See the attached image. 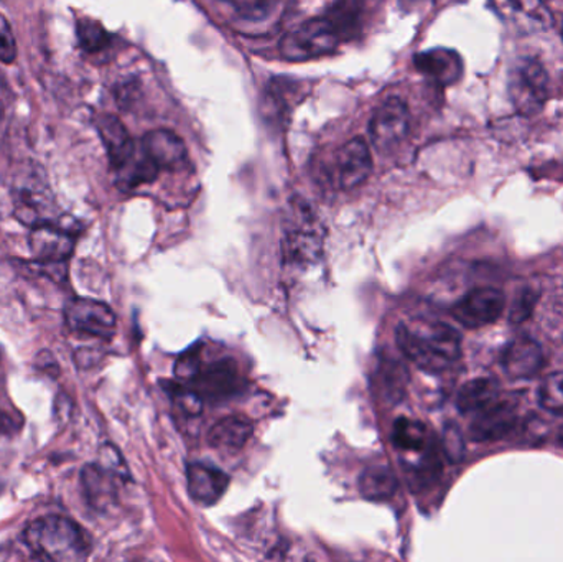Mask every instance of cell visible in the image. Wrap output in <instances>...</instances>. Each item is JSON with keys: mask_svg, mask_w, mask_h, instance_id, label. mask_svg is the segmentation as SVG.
Returning a JSON list of instances; mask_svg holds the SVG:
<instances>
[{"mask_svg": "<svg viewBox=\"0 0 563 562\" xmlns=\"http://www.w3.org/2000/svg\"><path fill=\"white\" fill-rule=\"evenodd\" d=\"M400 352L427 373H442L462 356V337L437 320L412 319L396 330Z\"/></svg>", "mask_w": 563, "mask_h": 562, "instance_id": "obj_1", "label": "cell"}, {"mask_svg": "<svg viewBox=\"0 0 563 562\" xmlns=\"http://www.w3.org/2000/svg\"><path fill=\"white\" fill-rule=\"evenodd\" d=\"M96 129L108 152L115 185L121 190H134L141 185L157 180L161 170L145 154L142 145H137L131 137L121 119L101 114L96 119Z\"/></svg>", "mask_w": 563, "mask_h": 562, "instance_id": "obj_2", "label": "cell"}, {"mask_svg": "<svg viewBox=\"0 0 563 562\" xmlns=\"http://www.w3.org/2000/svg\"><path fill=\"white\" fill-rule=\"evenodd\" d=\"M23 541L36 562H86L92 550L88 533L62 515L33 520Z\"/></svg>", "mask_w": 563, "mask_h": 562, "instance_id": "obj_3", "label": "cell"}, {"mask_svg": "<svg viewBox=\"0 0 563 562\" xmlns=\"http://www.w3.org/2000/svg\"><path fill=\"white\" fill-rule=\"evenodd\" d=\"M78 241V223L63 218L58 223L32 228L29 236L30 253L36 273L45 274L56 283L68 279L69 260Z\"/></svg>", "mask_w": 563, "mask_h": 562, "instance_id": "obj_4", "label": "cell"}, {"mask_svg": "<svg viewBox=\"0 0 563 562\" xmlns=\"http://www.w3.org/2000/svg\"><path fill=\"white\" fill-rule=\"evenodd\" d=\"M13 213L20 223L32 228L58 223L65 214L58 213L55 197L45 170L36 164H25L12 180Z\"/></svg>", "mask_w": 563, "mask_h": 562, "instance_id": "obj_5", "label": "cell"}, {"mask_svg": "<svg viewBox=\"0 0 563 562\" xmlns=\"http://www.w3.org/2000/svg\"><path fill=\"white\" fill-rule=\"evenodd\" d=\"M323 251V233L305 201L295 198L285 220L284 256L291 266L307 267L317 263Z\"/></svg>", "mask_w": 563, "mask_h": 562, "instance_id": "obj_6", "label": "cell"}, {"mask_svg": "<svg viewBox=\"0 0 563 562\" xmlns=\"http://www.w3.org/2000/svg\"><path fill=\"white\" fill-rule=\"evenodd\" d=\"M341 42L343 36L330 16H314L282 38L280 52L288 62H307L333 53Z\"/></svg>", "mask_w": 563, "mask_h": 562, "instance_id": "obj_7", "label": "cell"}, {"mask_svg": "<svg viewBox=\"0 0 563 562\" xmlns=\"http://www.w3.org/2000/svg\"><path fill=\"white\" fill-rule=\"evenodd\" d=\"M65 323L78 335L111 340L118 327V319L108 304L86 297H76L65 306Z\"/></svg>", "mask_w": 563, "mask_h": 562, "instance_id": "obj_8", "label": "cell"}, {"mask_svg": "<svg viewBox=\"0 0 563 562\" xmlns=\"http://www.w3.org/2000/svg\"><path fill=\"white\" fill-rule=\"evenodd\" d=\"M549 78L544 66L536 59H522L511 78V98L522 114L534 115L548 101Z\"/></svg>", "mask_w": 563, "mask_h": 562, "instance_id": "obj_9", "label": "cell"}, {"mask_svg": "<svg viewBox=\"0 0 563 562\" xmlns=\"http://www.w3.org/2000/svg\"><path fill=\"white\" fill-rule=\"evenodd\" d=\"M506 297L503 290L493 287H479L466 294L453 306L452 313L462 326L479 329L489 326L501 317Z\"/></svg>", "mask_w": 563, "mask_h": 562, "instance_id": "obj_10", "label": "cell"}, {"mask_svg": "<svg viewBox=\"0 0 563 562\" xmlns=\"http://www.w3.org/2000/svg\"><path fill=\"white\" fill-rule=\"evenodd\" d=\"M128 472L115 471L102 462L88 464L81 472V488L89 507L104 514L118 502L119 484L128 481Z\"/></svg>", "mask_w": 563, "mask_h": 562, "instance_id": "obj_11", "label": "cell"}, {"mask_svg": "<svg viewBox=\"0 0 563 562\" xmlns=\"http://www.w3.org/2000/svg\"><path fill=\"white\" fill-rule=\"evenodd\" d=\"M409 129L410 112L406 102L399 98H390L376 109L371 119V141L379 151H386L400 144L409 134Z\"/></svg>", "mask_w": 563, "mask_h": 562, "instance_id": "obj_12", "label": "cell"}, {"mask_svg": "<svg viewBox=\"0 0 563 562\" xmlns=\"http://www.w3.org/2000/svg\"><path fill=\"white\" fill-rule=\"evenodd\" d=\"M194 392L201 399L220 403L233 398L243 388V378L236 363L230 359L218 360L201 368L200 375L191 383Z\"/></svg>", "mask_w": 563, "mask_h": 562, "instance_id": "obj_13", "label": "cell"}, {"mask_svg": "<svg viewBox=\"0 0 563 562\" xmlns=\"http://www.w3.org/2000/svg\"><path fill=\"white\" fill-rule=\"evenodd\" d=\"M373 172L369 147L361 137L351 139L334 152L333 177L338 188L351 190L366 181Z\"/></svg>", "mask_w": 563, "mask_h": 562, "instance_id": "obj_14", "label": "cell"}, {"mask_svg": "<svg viewBox=\"0 0 563 562\" xmlns=\"http://www.w3.org/2000/svg\"><path fill=\"white\" fill-rule=\"evenodd\" d=\"M518 425V408L515 403L501 401L476 415L470 425V438L475 442H495L506 438Z\"/></svg>", "mask_w": 563, "mask_h": 562, "instance_id": "obj_15", "label": "cell"}, {"mask_svg": "<svg viewBox=\"0 0 563 562\" xmlns=\"http://www.w3.org/2000/svg\"><path fill=\"white\" fill-rule=\"evenodd\" d=\"M501 363L509 378H534L544 368V352L531 337H518L506 346Z\"/></svg>", "mask_w": 563, "mask_h": 562, "instance_id": "obj_16", "label": "cell"}, {"mask_svg": "<svg viewBox=\"0 0 563 562\" xmlns=\"http://www.w3.org/2000/svg\"><path fill=\"white\" fill-rule=\"evenodd\" d=\"M187 482L190 497L201 507L217 505L230 487V477L223 471L205 464L188 465Z\"/></svg>", "mask_w": 563, "mask_h": 562, "instance_id": "obj_17", "label": "cell"}, {"mask_svg": "<svg viewBox=\"0 0 563 562\" xmlns=\"http://www.w3.org/2000/svg\"><path fill=\"white\" fill-rule=\"evenodd\" d=\"M416 68L440 86H450L463 75V62L453 49L435 48L419 53L413 58Z\"/></svg>", "mask_w": 563, "mask_h": 562, "instance_id": "obj_18", "label": "cell"}, {"mask_svg": "<svg viewBox=\"0 0 563 562\" xmlns=\"http://www.w3.org/2000/svg\"><path fill=\"white\" fill-rule=\"evenodd\" d=\"M145 154L154 161L158 168H177L187 161V147L184 141L172 131H152L141 141Z\"/></svg>", "mask_w": 563, "mask_h": 562, "instance_id": "obj_19", "label": "cell"}, {"mask_svg": "<svg viewBox=\"0 0 563 562\" xmlns=\"http://www.w3.org/2000/svg\"><path fill=\"white\" fill-rule=\"evenodd\" d=\"M254 434V426L243 416L221 419L208 432V444L218 451L238 452L247 444Z\"/></svg>", "mask_w": 563, "mask_h": 562, "instance_id": "obj_20", "label": "cell"}, {"mask_svg": "<svg viewBox=\"0 0 563 562\" xmlns=\"http://www.w3.org/2000/svg\"><path fill=\"white\" fill-rule=\"evenodd\" d=\"M499 395H501V388L495 379H473L460 389L456 408L463 415H478L498 403Z\"/></svg>", "mask_w": 563, "mask_h": 562, "instance_id": "obj_21", "label": "cell"}, {"mask_svg": "<svg viewBox=\"0 0 563 562\" xmlns=\"http://www.w3.org/2000/svg\"><path fill=\"white\" fill-rule=\"evenodd\" d=\"M399 491V481L389 467L377 465L363 472L360 478V492L366 500L387 502Z\"/></svg>", "mask_w": 563, "mask_h": 562, "instance_id": "obj_22", "label": "cell"}, {"mask_svg": "<svg viewBox=\"0 0 563 562\" xmlns=\"http://www.w3.org/2000/svg\"><path fill=\"white\" fill-rule=\"evenodd\" d=\"M76 40L79 49L86 55H102L114 45L115 36L109 33L98 20L79 16L76 20Z\"/></svg>", "mask_w": 563, "mask_h": 562, "instance_id": "obj_23", "label": "cell"}, {"mask_svg": "<svg viewBox=\"0 0 563 562\" xmlns=\"http://www.w3.org/2000/svg\"><path fill=\"white\" fill-rule=\"evenodd\" d=\"M393 442L402 452L432 451L429 429L416 419L400 418L394 422Z\"/></svg>", "mask_w": 563, "mask_h": 562, "instance_id": "obj_24", "label": "cell"}, {"mask_svg": "<svg viewBox=\"0 0 563 562\" xmlns=\"http://www.w3.org/2000/svg\"><path fill=\"white\" fill-rule=\"evenodd\" d=\"M539 403L552 415H563V372L552 373L539 388Z\"/></svg>", "mask_w": 563, "mask_h": 562, "instance_id": "obj_25", "label": "cell"}, {"mask_svg": "<svg viewBox=\"0 0 563 562\" xmlns=\"http://www.w3.org/2000/svg\"><path fill=\"white\" fill-rule=\"evenodd\" d=\"M234 15L241 22L260 23L269 19L273 9H276L277 3L271 2H231Z\"/></svg>", "mask_w": 563, "mask_h": 562, "instance_id": "obj_26", "label": "cell"}, {"mask_svg": "<svg viewBox=\"0 0 563 562\" xmlns=\"http://www.w3.org/2000/svg\"><path fill=\"white\" fill-rule=\"evenodd\" d=\"M203 363H201L200 353L197 350H190L180 356L177 365H175V375L180 382L194 383L195 378L200 375Z\"/></svg>", "mask_w": 563, "mask_h": 562, "instance_id": "obj_27", "label": "cell"}, {"mask_svg": "<svg viewBox=\"0 0 563 562\" xmlns=\"http://www.w3.org/2000/svg\"><path fill=\"white\" fill-rule=\"evenodd\" d=\"M539 294L534 289H522L515 299L511 309L512 323H522L531 317L532 310H534L536 302H538Z\"/></svg>", "mask_w": 563, "mask_h": 562, "instance_id": "obj_28", "label": "cell"}, {"mask_svg": "<svg viewBox=\"0 0 563 562\" xmlns=\"http://www.w3.org/2000/svg\"><path fill=\"white\" fill-rule=\"evenodd\" d=\"M16 59V42L9 20L0 13V63L12 65Z\"/></svg>", "mask_w": 563, "mask_h": 562, "instance_id": "obj_29", "label": "cell"}, {"mask_svg": "<svg viewBox=\"0 0 563 562\" xmlns=\"http://www.w3.org/2000/svg\"><path fill=\"white\" fill-rule=\"evenodd\" d=\"M174 399L178 408L188 416H198L203 411V399L194 392V389L175 388Z\"/></svg>", "mask_w": 563, "mask_h": 562, "instance_id": "obj_30", "label": "cell"}, {"mask_svg": "<svg viewBox=\"0 0 563 562\" xmlns=\"http://www.w3.org/2000/svg\"><path fill=\"white\" fill-rule=\"evenodd\" d=\"M36 363H38V368L43 370V372L48 373L55 378L58 375V363H56L55 356L49 352H42L38 356H36Z\"/></svg>", "mask_w": 563, "mask_h": 562, "instance_id": "obj_31", "label": "cell"}, {"mask_svg": "<svg viewBox=\"0 0 563 562\" xmlns=\"http://www.w3.org/2000/svg\"><path fill=\"white\" fill-rule=\"evenodd\" d=\"M561 442L563 444V428H562V431H561Z\"/></svg>", "mask_w": 563, "mask_h": 562, "instance_id": "obj_32", "label": "cell"}, {"mask_svg": "<svg viewBox=\"0 0 563 562\" xmlns=\"http://www.w3.org/2000/svg\"><path fill=\"white\" fill-rule=\"evenodd\" d=\"M0 356H2V353H0Z\"/></svg>", "mask_w": 563, "mask_h": 562, "instance_id": "obj_33", "label": "cell"}]
</instances>
